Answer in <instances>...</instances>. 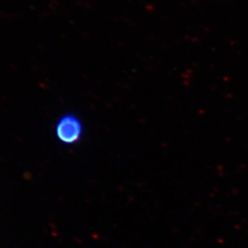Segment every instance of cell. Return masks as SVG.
<instances>
[{"instance_id":"6da1fadb","label":"cell","mask_w":248,"mask_h":248,"mask_svg":"<svg viewBox=\"0 0 248 248\" xmlns=\"http://www.w3.org/2000/svg\"><path fill=\"white\" fill-rule=\"evenodd\" d=\"M55 136L60 142L70 145L79 141L83 135V124L78 117L66 114L59 119L55 124Z\"/></svg>"}]
</instances>
